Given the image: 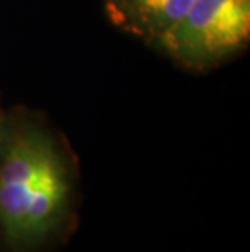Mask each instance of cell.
Here are the masks:
<instances>
[{
	"instance_id": "1",
	"label": "cell",
	"mask_w": 250,
	"mask_h": 252,
	"mask_svg": "<svg viewBox=\"0 0 250 252\" xmlns=\"http://www.w3.org/2000/svg\"><path fill=\"white\" fill-rule=\"evenodd\" d=\"M250 39V0H194L159 42L180 65L195 70L218 65Z\"/></svg>"
},
{
	"instance_id": "2",
	"label": "cell",
	"mask_w": 250,
	"mask_h": 252,
	"mask_svg": "<svg viewBox=\"0 0 250 252\" xmlns=\"http://www.w3.org/2000/svg\"><path fill=\"white\" fill-rule=\"evenodd\" d=\"M60 157L51 138L25 128L12 138L0 163V226L8 241L21 244L28 203L46 169Z\"/></svg>"
},
{
	"instance_id": "3",
	"label": "cell",
	"mask_w": 250,
	"mask_h": 252,
	"mask_svg": "<svg viewBox=\"0 0 250 252\" xmlns=\"http://www.w3.org/2000/svg\"><path fill=\"white\" fill-rule=\"evenodd\" d=\"M192 2L194 0H104V10L117 28L159 46Z\"/></svg>"
},
{
	"instance_id": "4",
	"label": "cell",
	"mask_w": 250,
	"mask_h": 252,
	"mask_svg": "<svg viewBox=\"0 0 250 252\" xmlns=\"http://www.w3.org/2000/svg\"><path fill=\"white\" fill-rule=\"evenodd\" d=\"M67 171L63 168L62 158L58 157L41 178L38 189L28 203L25 224H23V241L21 244H36L44 239L52 228L56 226L62 210L68 198Z\"/></svg>"
},
{
	"instance_id": "5",
	"label": "cell",
	"mask_w": 250,
	"mask_h": 252,
	"mask_svg": "<svg viewBox=\"0 0 250 252\" xmlns=\"http://www.w3.org/2000/svg\"><path fill=\"white\" fill-rule=\"evenodd\" d=\"M3 143V127H2V121H0V145Z\"/></svg>"
}]
</instances>
